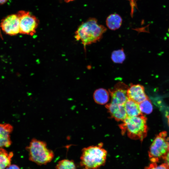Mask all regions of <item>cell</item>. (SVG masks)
Here are the masks:
<instances>
[{"instance_id":"cell-1","label":"cell","mask_w":169,"mask_h":169,"mask_svg":"<svg viewBox=\"0 0 169 169\" xmlns=\"http://www.w3.org/2000/svg\"><path fill=\"white\" fill-rule=\"evenodd\" d=\"M106 28L104 26L98 24L97 19L90 18L82 23L75 33L74 38L80 41L85 49L86 46L99 41Z\"/></svg>"},{"instance_id":"cell-2","label":"cell","mask_w":169,"mask_h":169,"mask_svg":"<svg viewBox=\"0 0 169 169\" xmlns=\"http://www.w3.org/2000/svg\"><path fill=\"white\" fill-rule=\"evenodd\" d=\"M102 146L103 144L100 143L82 150L80 165L82 169H97L105 164L107 151Z\"/></svg>"},{"instance_id":"cell-3","label":"cell","mask_w":169,"mask_h":169,"mask_svg":"<svg viewBox=\"0 0 169 169\" xmlns=\"http://www.w3.org/2000/svg\"><path fill=\"white\" fill-rule=\"evenodd\" d=\"M146 120V118L142 114L127 117L119 125L122 134L126 132L130 138L142 141L146 137L148 131Z\"/></svg>"},{"instance_id":"cell-4","label":"cell","mask_w":169,"mask_h":169,"mask_svg":"<svg viewBox=\"0 0 169 169\" xmlns=\"http://www.w3.org/2000/svg\"><path fill=\"white\" fill-rule=\"evenodd\" d=\"M26 150L29 160L39 165L49 163L54 156L53 151L47 148L46 142L35 139L32 140Z\"/></svg>"},{"instance_id":"cell-5","label":"cell","mask_w":169,"mask_h":169,"mask_svg":"<svg viewBox=\"0 0 169 169\" xmlns=\"http://www.w3.org/2000/svg\"><path fill=\"white\" fill-rule=\"evenodd\" d=\"M167 132L163 131L157 135L153 141L149 151L150 160L152 163H157L164 160L169 151V137Z\"/></svg>"},{"instance_id":"cell-6","label":"cell","mask_w":169,"mask_h":169,"mask_svg":"<svg viewBox=\"0 0 169 169\" xmlns=\"http://www.w3.org/2000/svg\"><path fill=\"white\" fill-rule=\"evenodd\" d=\"M19 21L20 33L30 36L36 32L39 21L37 18L29 12L21 10L17 14Z\"/></svg>"},{"instance_id":"cell-7","label":"cell","mask_w":169,"mask_h":169,"mask_svg":"<svg viewBox=\"0 0 169 169\" xmlns=\"http://www.w3.org/2000/svg\"><path fill=\"white\" fill-rule=\"evenodd\" d=\"M0 27L6 34L11 36L20 33L19 21L17 14L9 15L2 20Z\"/></svg>"},{"instance_id":"cell-8","label":"cell","mask_w":169,"mask_h":169,"mask_svg":"<svg viewBox=\"0 0 169 169\" xmlns=\"http://www.w3.org/2000/svg\"><path fill=\"white\" fill-rule=\"evenodd\" d=\"M128 88L124 84H117L114 88L110 90L111 99L110 103L124 105L128 99L127 95Z\"/></svg>"},{"instance_id":"cell-9","label":"cell","mask_w":169,"mask_h":169,"mask_svg":"<svg viewBox=\"0 0 169 169\" xmlns=\"http://www.w3.org/2000/svg\"><path fill=\"white\" fill-rule=\"evenodd\" d=\"M127 95L128 99L138 104L149 98L145 93L144 87L139 84H131L128 89Z\"/></svg>"},{"instance_id":"cell-10","label":"cell","mask_w":169,"mask_h":169,"mask_svg":"<svg viewBox=\"0 0 169 169\" xmlns=\"http://www.w3.org/2000/svg\"><path fill=\"white\" fill-rule=\"evenodd\" d=\"M106 107L111 117L117 121H123L127 117L124 105L110 103Z\"/></svg>"},{"instance_id":"cell-11","label":"cell","mask_w":169,"mask_h":169,"mask_svg":"<svg viewBox=\"0 0 169 169\" xmlns=\"http://www.w3.org/2000/svg\"><path fill=\"white\" fill-rule=\"evenodd\" d=\"M13 130V126L9 124H0V148L8 147L11 145L10 134Z\"/></svg>"},{"instance_id":"cell-12","label":"cell","mask_w":169,"mask_h":169,"mask_svg":"<svg viewBox=\"0 0 169 169\" xmlns=\"http://www.w3.org/2000/svg\"><path fill=\"white\" fill-rule=\"evenodd\" d=\"M124 106L127 117H132L142 115L139 106V104L132 100L128 99Z\"/></svg>"},{"instance_id":"cell-13","label":"cell","mask_w":169,"mask_h":169,"mask_svg":"<svg viewBox=\"0 0 169 169\" xmlns=\"http://www.w3.org/2000/svg\"><path fill=\"white\" fill-rule=\"evenodd\" d=\"M122 22V18L120 15L117 13H113L107 17L106 23L109 29L115 30L120 27Z\"/></svg>"},{"instance_id":"cell-14","label":"cell","mask_w":169,"mask_h":169,"mask_svg":"<svg viewBox=\"0 0 169 169\" xmlns=\"http://www.w3.org/2000/svg\"><path fill=\"white\" fill-rule=\"evenodd\" d=\"M13 155L12 152H9L3 148H0V169H6L11 165Z\"/></svg>"},{"instance_id":"cell-15","label":"cell","mask_w":169,"mask_h":169,"mask_svg":"<svg viewBox=\"0 0 169 169\" xmlns=\"http://www.w3.org/2000/svg\"><path fill=\"white\" fill-rule=\"evenodd\" d=\"M109 98V93L105 89H98L94 93V99L97 104L101 105L105 104L108 101Z\"/></svg>"},{"instance_id":"cell-16","label":"cell","mask_w":169,"mask_h":169,"mask_svg":"<svg viewBox=\"0 0 169 169\" xmlns=\"http://www.w3.org/2000/svg\"><path fill=\"white\" fill-rule=\"evenodd\" d=\"M112 61L115 63L122 64L125 61L126 56L123 49L113 51L111 54Z\"/></svg>"},{"instance_id":"cell-17","label":"cell","mask_w":169,"mask_h":169,"mask_svg":"<svg viewBox=\"0 0 169 169\" xmlns=\"http://www.w3.org/2000/svg\"><path fill=\"white\" fill-rule=\"evenodd\" d=\"M56 169H76L73 161L67 159L59 161L56 166Z\"/></svg>"},{"instance_id":"cell-18","label":"cell","mask_w":169,"mask_h":169,"mask_svg":"<svg viewBox=\"0 0 169 169\" xmlns=\"http://www.w3.org/2000/svg\"><path fill=\"white\" fill-rule=\"evenodd\" d=\"M139 106L141 113L148 114L152 111V105L149 98L139 104Z\"/></svg>"},{"instance_id":"cell-19","label":"cell","mask_w":169,"mask_h":169,"mask_svg":"<svg viewBox=\"0 0 169 169\" xmlns=\"http://www.w3.org/2000/svg\"><path fill=\"white\" fill-rule=\"evenodd\" d=\"M145 169H169V168L165 163L158 165L156 163L152 162Z\"/></svg>"},{"instance_id":"cell-20","label":"cell","mask_w":169,"mask_h":169,"mask_svg":"<svg viewBox=\"0 0 169 169\" xmlns=\"http://www.w3.org/2000/svg\"><path fill=\"white\" fill-rule=\"evenodd\" d=\"M6 169H20L19 167L15 164L10 165Z\"/></svg>"},{"instance_id":"cell-21","label":"cell","mask_w":169,"mask_h":169,"mask_svg":"<svg viewBox=\"0 0 169 169\" xmlns=\"http://www.w3.org/2000/svg\"><path fill=\"white\" fill-rule=\"evenodd\" d=\"M164 160L169 168V151L166 154Z\"/></svg>"},{"instance_id":"cell-22","label":"cell","mask_w":169,"mask_h":169,"mask_svg":"<svg viewBox=\"0 0 169 169\" xmlns=\"http://www.w3.org/2000/svg\"><path fill=\"white\" fill-rule=\"evenodd\" d=\"M8 0H0V5L5 3Z\"/></svg>"},{"instance_id":"cell-23","label":"cell","mask_w":169,"mask_h":169,"mask_svg":"<svg viewBox=\"0 0 169 169\" xmlns=\"http://www.w3.org/2000/svg\"><path fill=\"white\" fill-rule=\"evenodd\" d=\"M63 0L66 3H69L70 2L73 1L74 0Z\"/></svg>"},{"instance_id":"cell-24","label":"cell","mask_w":169,"mask_h":169,"mask_svg":"<svg viewBox=\"0 0 169 169\" xmlns=\"http://www.w3.org/2000/svg\"><path fill=\"white\" fill-rule=\"evenodd\" d=\"M167 120H168V123L169 125V114L167 116Z\"/></svg>"},{"instance_id":"cell-25","label":"cell","mask_w":169,"mask_h":169,"mask_svg":"<svg viewBox=\"0 0 169 169\" xmlns=\"http://www.w3.org/2000/svg\"><path fill=\"white\" fill-rule=\"evenodd\" d=\"M168 32L169 33V28L168 30Z\"/></svg>"}]
</instances>
